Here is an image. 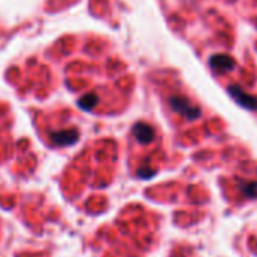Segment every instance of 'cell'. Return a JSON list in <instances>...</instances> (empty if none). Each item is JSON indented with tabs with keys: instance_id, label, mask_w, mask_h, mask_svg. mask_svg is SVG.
Wrapping results in <instances>:
<instances>
[{
	"instance_id": "cell-6",
	"label": "cell",
	"mask_w": 257,
	"mask_h": 257,
	"mask_svg": "<svg viewBox=\"0 0 257 257\" xmlns=\"http://www.w3.org/2000/svg\"><path fill=\"white\" fill-rule=\"evenodd\" d=\"M240 188H242V192H243L246 197H252V198L257 197V183H255V182H252V183H245V185H242Z\"/></svg>"
},
{
	"instance_id": "cell-2",
	"label": "cell",
	"mask_w": 257,
	"mask_h": 257,
	"mask_svg": "<svg viewBox=\"0 0 257 257\" xmlns=\"http://www.w3.org/2000/svg\"><path fill=\"white\" fill-rule=\"evenodd\" d=\"M228 92H230L231 97H233L239 104H242L243 107L251 109V110H255V109H257V98L252 97V95H249V94H246L243 89H240V86L231 85V86L228 88Z\"/></svg>"
},
{
	"instance_id": "cell-8",
	"label": "cell",
	"mask_w": 257,
	"mask_h": 257,
	"mask_svg": "<svg viewBox=\"0 0 257 257\" xmlns=\"http://www.w3.org/2000/svg\"><path fill=\"white\" fill-rule=\"evenodd\" d=\"M140 171H146V170H144V168H141ZM147 171H152V170H147ZM138 176H140V177H146V173H138ZM150 176H153V174H152V173H149V174H147V177H150Z\"/></svg>"
},
{
	"instance_id": "cell-5",
	"label": "cell",
	"mask_w": 257,
	"mask_h": 257,
	"mask_svg": "<svg viewBox=\"0 0 257 257\" xmlns=\"http://www.w3.org/2000/svg\"><path fill=\"white\" fill-rule=\"evenodd\" d=\"M134 134H135V138L141 144H150L155 140V131H153V127H150L149 124L138 122L134 127Z\"/></svg>"
},
{
	"instance_id": "cell-7",
	"label": "cell",
	"mask_w": 257,
	"mask_h": 257,
	"mask_svg": "<svg viewBox=\"0 0 257 257\" xmlns=\"http://www.w3.org/2000/svg\"><path fill=\"white\" fill-rule=\"evenodd\" d=\"M97 103V97L94 94L88 95V97H83L80 101H79V106L83 107V109H92Z\"/></svg>"
},
{
	"instance_id": "cell-3",
	"label": "cell",
	"mask_w": 257,
	"mask_h": 257,
	"mask_svg": "<svg viewBox=\"0 0 257 257\" xmlns=\"http://www.w3.org/2000/svg\"><path fill=\"white\" fill-rule=\"evenodd\" d=\"M210 67L216 73H224L234 68V61L227 55H215L210 58Z\"/></svg>"
},
{
	"instance_id": "cell-4",
	"label": "cell",
	"mask_w": 257,
	"mask_h": 257,
	"mask_svg": "<svg viewBox=\"0 0 257 257\" xmlns=\"http://www.w3.org/2000/svg\"><path fill=\"white\" fill-rule=\"evenodd\" d=\"M50 140L56 146H70L77 141V132L70 128V131H62V132H52Z\"/></svg>"
},
{
	"instance_id": "cell-1",
	"label": "cell",
	"mask_w": 257,
	"mask_h": 257,
	"mask_svg": "<svg viewBox=\"0 0 257 257\" xmlns=\"http://www.w3.org/2000/svg\"><path fill=\"white\" fill-rule=\"evenodd\" d=\"M170 104H171V107H173L176 112L182 113V115H183L185 118H188V119H195V118L200 116V109H198L197 106H194V104H192L188 98H185V97H171Z\"/></svg>"
}]
</instances>
